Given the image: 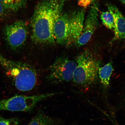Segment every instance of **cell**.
I'll return each mask as SVG.
<instances>
[{"label":"cell","instance_id":"obj_1","mask_svg":"<svg viewBox=\"0 0 125 125\" xmlns=\"http://www.w3.org/2000/svg\"><path fill=\"white\" fill-rule=\"evenodd\" d=\"M67 0H42L35 8L31 19V39L36 44L49 45L55 42V22Z\"/></svg>","mask_w":125,"mask_h":125},{"label":"cell","instance_id":"obj_2","mask_svg":"<svg viewBox=\"0 0 125 125\" xmlns=\"http://www.w3.org/2000/svg\"><path fill=\"white\" fill-rule=\"evenodd\" d=\"M73 81L74 83L83 87L93 84L96 80L99 65L88 51L83 52L78 56Z\"/></svg>","mask_w":125,"mask_h":125},{"label":"cell","instance_id":"obj_3","mask_svg":"<svg viewBox=\"0 0 125 125\" xmlns=\"http://www.w3.org/2000/svg\"><path fill=\"white\" fill-rule=\"evenodd\" d=\"M54 95V93H51L31 96L16 95L7 99L0 100V110L29 111L40 101Z\"/></svg>","mask_w":125,"mask_h":125},{"label":"cell","instance_id":"obj_4","mask_svg":"<svg viewBox=\"0 0 125 125\" xmlns=\"http://www.w3.org/2000/svg\"><path fill=\"white\" fill-rule=\"evenodd\" d=\"M76 62L67 57L57 58L50 67L48 80L54 83L68 82L73 80Z\"/></svg>","mask_w":125,"mask_h":125},{"label":"cell","instance_id":"obj_5","mask_svg":"<svg viewBox=\"0 0 125 125\" xmlns=\"http://www.w3.org/2000/svg\"><path fill=\"white\" fill-rule=\"evenodd\" d=\"M3 32L8 45L12 49L16 50L25 43L28 37V28L25 21L20 20L6 25Z\"/></svg>","mask_w":125,"mask_h":125},{"label":"cell","instance_id":"obj_6","mask_svg":"<svg viewBox=\"0 0 125 125\" xmlns=\"http://www.w3.org/2000/svg\"><path fill=\"white\" fill-rule=\"evenodd\" d=\"M11 78L17 89L27 92L35 87L37 76L35 69L30 65L22 62Z\"/></svg>","mask_w":125,"mask_h":125},{"label":"cell","instance_id":"obj_7","mask_svg":"<svg viewBox=\"0 0 125 125\" xmlns=\"http://www.w3.org/2000/svg\"><path fill=\"white\" fill-rule=\"evenodd\" d=\"M98 11L97 4L94 3L89 9L86 18L84 20L82 33L75 44L76 46H84L91 38L98 26Z\"/></svg>","mask_w":125,"mask_h":125},{"label":"cell","instance_id":"obj_8","mask_svg":"<svg viewBox=\"0 0 125 125\" xmlns=\"http://www.w3.org/2000/svg\"><path fill=\"white\" fill-rule=\"evenodd\" d=\"M85 10L79 9L70 13L67 46L75 45L82 35L84 20Z\"/></svg>","mask_w":125,"mask_h":125},{"label":"cell","instance_id":"obj_9","mask_svg":"<svg viewBox=\"0 0 125 125\" xmlns=\"http://www.w3.org/2000/svg\"><path fill=\"white\" fill-rule=\"evenodd\" d=\"M70 14L62 11L56 20L53 32L55 42L58 44L67 46L69 28Z\"/></svg>","mask_w":125,"mask_h":125},{"label":"cell","instance_id":"obj_10","mask_svg":"<svg viewBox=\"0 0 125 125\" xmlns=\"http://www.w3.org/2000/svg\"><path fill=\"white\" fill-rule=\"evenodd\" d=\"M108 11L113 16L115 23L114 40H121L125 37V17L114 5H107Z\"/></svg>","mask_w":125,"mask_h":125},{"label":"cell","instance_id":"obj_11","mask_svg":"<svg viewBox=\"0 0 125 125\" xmlns=\"http://www.w3.org/2000/svg\"><path fill=\"white\" fill-rule=\"evenodd\" d=\"M29 0H0L7 12H16L26 7Z\"/></svg>","mask_w":125,"mask_h":125},{"label":"cell","instance_id":"obj_12","mask_svg":"<svg viewBox=\"0 0 125 125\" xmlns=\"http://www.w3.org/2000/svg\"><path fill=\"white\" fill-rule=\"evenodd\" d=\"M113 71V67L111 62L98 69V73L101 83L105 88L109 86Z\"/></svg>","mask_w":125,"mask_h":125},{"label":"cell","instance_id":"obj_13","mask_svg":"<svg viewBox=\"0 0 125 125\" xmlns=\"http://www.w3.org/2000/svg\"><path fill=\"white\" fill-rule=\"evenodd\" d=\"M58 123V120L47 115L42 113H40L27 125H55Z\"/></svg>","mask_w":125,"mask_h":125},{"label":"cell","instance_id":"obj_14","mask_svg":"<svg viewBox=\"0 0 125 125\" xmlns=\"http://www.w3.org/2000/svg\"><path fill=\"white\" fill-rule=\"evenodd\" d=\"M101 19L104 25L109 29L114 30L115 23L113 16L109 11L103 12L101 15Z\"/></svg>","mask_w":125,"mask_h":125},{"label":"cell","instance_id":"obj_15","mask_svg":"<svg viewBox=\"0 0 125 125\" xmlns=\"http://www.w3.org/2000/svg\"><path fill=\"white\" fill-rule=\"evenodd\" d=\"M19 121L16 118H6L0 117V125H19Z\"/></svg>","mask_w":125,"mask_h":125},{"label":"cell","instance_id":"obj_16","mask_svg":"<svg viewBox=\"0 0 125 125\" xmlns=\"http://www.w3.org/2000/svg\"><path fill=\"white\" fill-rule=\"evenodd\" d=\"M78 4L79 6L83 7H88L94 2L95 0H77Z\"/></svg>","mask_w":125,"mask_h":125},{"label":"cell","instance_id":"obj_17","mask_svg":"<svg viewBox=\"0 0 125 125\" xmlns=\"http://www.w3.org/2000/svg\"><path fill=\"white\" fill-rule=\"evenodd\" d=\"M7 10L5 8L4 6L0 2V19L3 18L5 15Z\"/></svg>","mask_w":125,"mask_h":125},{"label":"cell","instance_id":"obj_18","mask_svg":"<svg viewBox=\"0 0 125 125\" xmlns=\"http://www.w3.org/2000/svg\"><path fill=\"white\" fill-rule=\"evenodd\" d=\"M107 115V116H108V115ZM108 118H109V119H110V120H111V121L112 122V123H114V124H115V125H119L118 124H117V123L115 122L114 121H113V120H112V119L110 117L108 116Z\"/></svg>","mask_w":125,"mask_h":125},{"label":"cell","instance_id":"obj_19","mask_svg":"<svg viewBox=\"0 0 125 125\" xmlns=\"http://www.w3.org/2000/svg\"><path fill=\"white\" fill-rule=\"evenodd\" d=\"M119 0L125 5V0Z\"/></svg>","mask_w":125,"mask_h":125},{"label":"cell","instance_id":"obj_20","mask_svg":"<svg viewBox=\"0 0 125 125\" xmlns=\"http://www.w3.org/2000/svg\"></svg>","mask_w":125,"mask_h":125}]
</instances>
